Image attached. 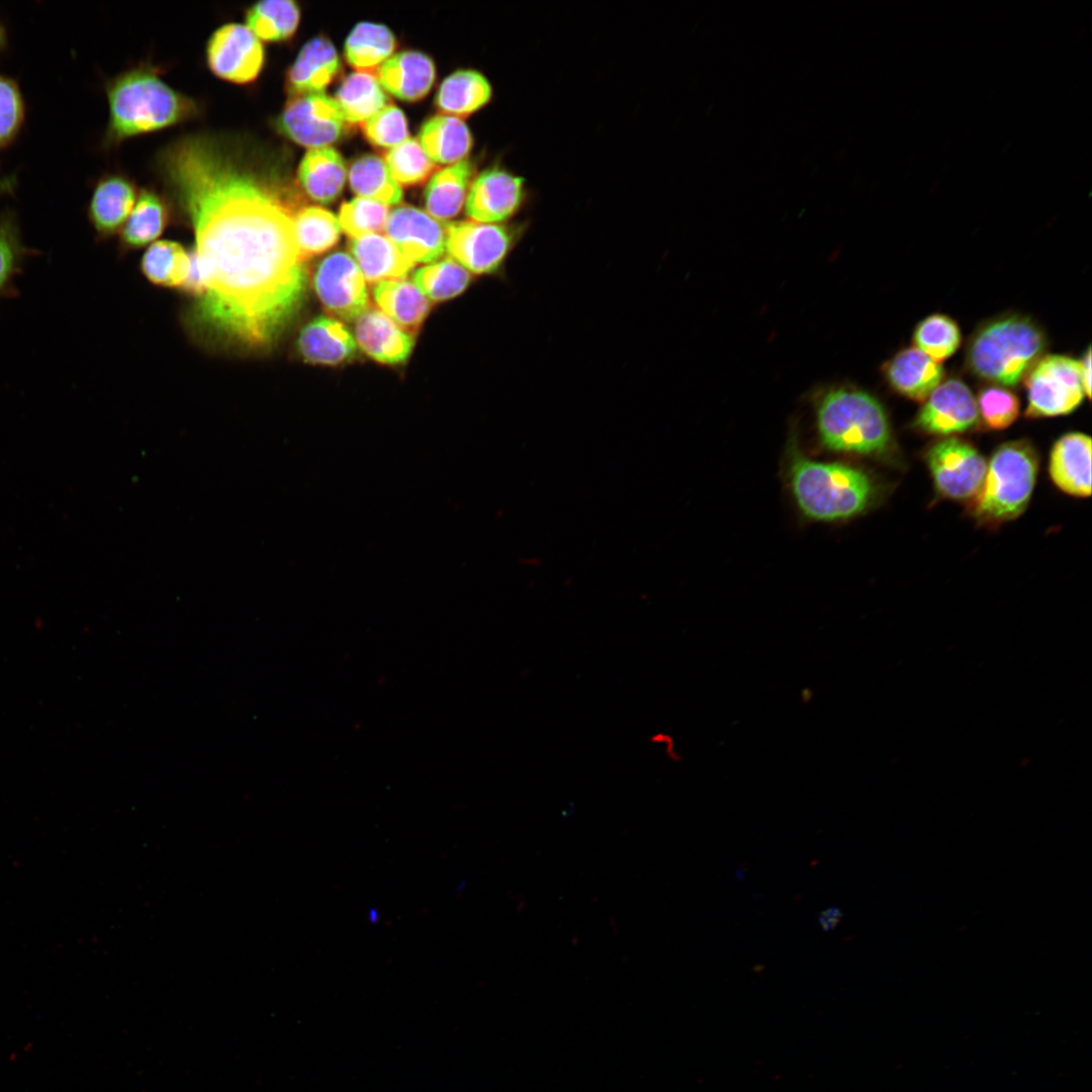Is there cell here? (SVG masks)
Listing matches in <instances>:
<instances>
[{
  "instance_id": "1",
  "label": "cell",
  "mask_w": 1092,
  "mask_h": 1092,
  "mask_svg": "<svg viewBox=\"0 0 1092 1092\" xmlns=\"http://www.w3.org/2000/svg\"><path fill=\"white\" fill-rule=\"evenodd\" d=\"M163 165L195 233L205 279L199 314L244 343H268L305 288L292 203L258 161L215 140L183 139Z\"/></svg>"
},
{
  "instance_id": "2",
  "label": "cell",
  "mask_w": 1092,
  "mask_h": 1092,
  "mask_svg": "<svg viewBox=\"0 0 1092 1092\" xmlns=\"http://www.w3.org/2000/svg\"><path fill=\"white\" fill-rule=\"evenodd\" d=\"M787 480L801 514L815 522H841L861 515L876 495L871 476L842 462L815 460L792 439Z\"/></svg>"
},
{
  "instance_id": "3",
  "label": "cell",
  "mask_w": 1092,
  "mask_h": 1092,
  "mask_svg": "<svg viewBox=\"0 0 1092 1092\" xmlns=\"http://www.w3.org/2000/svg\"><path fill=\"white\" fill-rule=\"evenodd\" d=\"M819 443L826 450L880 457L892 446L886 411L871 393L848 385H832L815 397Z\"/></svg>"
},
{
  "instance_id": "4",
  "label": "cell",
  "mask_w": 1092,
  "mask_h": 1092,
  "mask_svg": "<svg viewBox=\"0 0 1092 1092\" xmlns=\"http://www.w3.org/2000/svg\"><path fill=\"white\" fill-rule=\"evenodd\" d=\"M1042 328L1031 317L1005 314L981 325L969 341L966 364L978 378L997 385H1015L1042 356Z\"/></svg>"
},
{
  "instance_id": "5",
  "label": "cell",
  "mask_w": 1092,
  "mask_h": 1092,
  "mask_svg": "<svg viewBox=\"0 0 1092 1092\" xmlns=\"http://www.w3.org/2000/svg\"><path fill=\"white\" fill-rule=\"evenodd\" d=\"M108 132L113 140L165 128L195 111L191 99L146 70H133L115 79L108 88Z\"/></svg>"
},
{
  "instance_id": "6",
  "label": "cell",
  "mask_w": 1092,
  "mask_h": 1092,
  "mask_svg": "<svg viewBox=\"0 0 1092 1092\" xmlns=\"http://www.w3.org/2000/svg\"><path fill=\"white\" fill-rule=\"evenodd\" d=\"M1037 469V454L1027 441L1002 444L993 454L975 498V518L997 524L1018 517L1030 499Z\"/></svg>"
},
{
  "instance_id": "7",
  "label": "cell",
  "mask_w": 1092,
  "mask_h": 1092,
  "mask_svg": "<svg viewBox=\"0 0 1092 1092\" xmlns=\"http://www.w3.org/2000/svg\"><path fill=\"white\" fill-rule=\"evenodd\" d=\"M1027 392L1025 416L1031 419L1072 413L1082 402L1080 362L1065 355H1042L1022 379Z\"/></svg>"
},
{
  "instance_id": "8",
  "label": "cell",
  "mask_w": 1092,
  "mask_h": 1092,
  "mask_svg": "<svg viewBox=\"0 0 1092 1092\" xmlns=\"http://www.w3.org/2000/svg\"><path fill=\"white\" fill-rule=\"evenodd\" d=\"M523 231L521 224L449 222L445 225V247L453 260L469 273L489 274L502 266Z\"/></svg>"
},
{
  "instance_id": "9",
  "label": "cell",
  "mask_w": 1092,
  "mask_h": 1092,
  "mask_svg": "<svg viewBox=\"0 0 1092 1092\" xmlns=\"http://www.w3.org/2000/svg\"><path fill=\"white\" fill-rule=\"evenodd\" d=\"M345 123L336 99L320 92L290 97L276 120V127L294 143L315 149L337 142Z\"/></svg>"
},
{
  "instance_id": "10",
  "label": "cell",
  "mask_w": 1092,
  "mask_h": 1092,
  "mask_svg": "<svg viewBox=\"0 0 1092 1092\" xmlns=\"http://www.w3.org/2000/svg\"><path fill=\"white\" fill-rule=\"evenodd\" d=\"M313 285L325 308L344 321L357 320L370 305L364 276L346 253L326 257L315 270Z\"/></svg>"
},
{
  "instance_id": "11",
  "label": "cell",
  "mask_w": 1092,
  "mask_h": 1092,
  "mask_svg": "<svg viewBox=\"0 0 1092 1092\" xmlns=\"http://www.w3.org/2000/svg\"><path fill=\"white\" fill-rule=\"evenodd\" d=\"M926 461L937 490L946 497L964 499L981 488L987 465L969 443L947 438L933 444Z\"/></svg>"
},
{
  "instance_id": "12",
  "label": "cell",
  "mask_w": 1092,
  "mask_h": 1092,
  "mask_svg": "<svg viewBox=\"0 0 1092 1092\" xmlns=\"http://www.w3.org/2000/svg\"><path fill=\"white\" fill-rule=\"evenodd\" d=\"M206 59L211 72L220 79L248 84L258 78L265 52L262 41L247 25L228 23L210 36Z\"/></svg>"
},
{
  "instance_id": "13",
  "label": "cell",
  "mask_w": 1092,
  "mask_h": 1092,
  "mask_svg": "<svg viewBox=\"0 0 1092 1092\" xmlns=\"http://www.w3.org/2000/svg\"><path fill=\"white\" fill-rule=\"evenodd\" d=\"M914 426L932 435H951L973 428L978 422L977 400L969 386L958 378L941 381L923 401Z\"/></svg>"
},
{
  "instance_id": "14",
  "label": "cell",
  "mask_w": 1092,
  "mask_h": 1092,
  "mask_svg": "<svg viewBox=\"0 0 1092 1092\" xmlns=\"http://www.w3.org/2000/svg\"><path fill=\"white\" fill-rule=\"evenodd\" d=\"M525 198L524 178L494 167L480 173L471 184L465 211L473 221L499 223L514 216Z\"/></svg>"
},
{
  "instance_id": "15",
  "label": "cell",
  "mask_w": 1092,
  "mask_h": 1092,
  "mask_svg": "<svg viewBox=\"0 0 1092 1092\" xmlns=\"http://www.w3.org/2000/svg\"><path fill=\"white\" fill-rule=\"evenodd\" d=\"M386 237L412 262L429 263L446 249L445 228L429 213L414 206L393 209L387 217Z\"/></svg>"
},
{
  "instance_id": "16",
  "label": "cell",
  "mask_w": 1092,
  "mask_h": 1092,
  "mask_svg": "<svg viewBox=\"0 0 1092 1092\" xmlns=\"http://www.w3.org/2000/svg\"><path fill=\"white\" fill-rule=\"evenodd\" d=\"M882 372L893 390L915 401H924L944 376L941 364L915 347L897 352Z\"/></svg>"
},
{
  "instance_id": "17",
  "label": "cell",
  "mask_w": 1092,
  "mask_h": 1092,
  "mask_svg": "<svg viewBox=\"0 0 1092 1092\" xmlns=\"http://www.w3.org/2000/svg\"><path fill=\"white\" fill-rule=\"evenodd\" d=\"M376 79L383 90L403 101H418L431 90L436 69L427 55L404 51L392 55L378 69Z\"/></svg>"
},
{
  "instance_id": "18",
  "label": "cell",
  "mask_w": 1092,
  "mask_h": 1092,
  "mask_svg": "<svg viewBox=\"0 0 1092 1092\" xmlns=\"http://www.w3.org/2000/svg\"><path fill=\"white\" fill-rule=\"evenodd\" d=\"M1049 470L1054 483L1075 496L1091 493V439L1080 432L1062 436L1054 445Z\"/></svg>"
},
{
  "instance_id": "19",
  "label": "cell",
  "mask_w": 1092,
  "mask_h": 1092,
  "mask_svg": "<svg viewBox=\"0 0 1092 1092\" xmlns=\"http://www.w3.org/2000/svg\"><path fill=\"white\" fill-rule=\"evenodd\" d=\"M340 67L334 44L324 36L314 37L301 48L287 71L286 92L290 97L323 92L338 75Z\"/></svg>"
},
{
  "instance_id": "20",
  "label": "cell",
  "mask_w": 1092,
  "mask_h": 1092,
  "mask_svg": "<svg viewBox=\"0 0 1092 1092\" xmlns=\"http://www.w3.org/2000/svg\"><path fill=\"white\" fill-rule=\"evenodd\" d=\"M355 336L358 346L369 357L384 364L404 362L414 345L411 335L370 305L357 317Z\"/></svg>"
},
{
  "instance_id": "21",
  "label": "cell",
  "mask_w": 1092,
  "mask_h": 1092,
  "mask_svg": "<svg viewBox=\"0 0 1092 1092\" xmlns=\"http://www.w3.org/2000/svg\"><path fill=\"white\" fill-rule=\"evenodd\" d=\"M297 348L301 357L314 364L336 365L355 356L357 343L340 321L321 315L300 331Z\"/></svg>"
},
{
  "instance_id": "22",
  "label": "cell",
  "mask_w": 1092,
  "mask_h": 1092,
  "mask_svg": "<svg viewBox=\"0 0 1092 1092\" xmlns=\"http://www.w3.org/2000/svg\"><path fill=\"white\" fill-rule=\"evenodd\" d=\"M349 248L370 283L404 279L415 266L386 236L379 234L353 238Z\"/></svg>"
},
{
  "instance_id": "23",
  "label": "cell",
  "mask_w": 1092,
  "mask_h": 1092,
  "mask_svg": "<svg viewBox=\"0 0 1092 1092\" xmlns=\"http://www.w3.org/2000/svg\"><path fill=\"white\" fill-rule=\"evenodd\" d=\"M347 168L333 147L309 149L298 167V180L306 194L321 203L334 201L342 192Z\"/></svg>"
},
{
  "instance_id": "24",
  "label": "cell",
  "mask_w": 1092,
  "mask_h": 1092,
  "mask_svg": "<svg viewBox=\"0 0 1092 1092\" xmlns=\"http://www.w3.org/2000/svg\"><path fill=\"white\" fill-rule=\"evenodd\" d=\"M135 200V188L127 179L120 176L102 179L89 204V219L96 233L106 237L122 228Z\"/></svg>"
},
{
  "instance_id": "25",
  "label": "cell",
  "mask_w": 1092,
  "mask_h": 1092,
  "mask_svg": "<svg viewBox=\"0 0 1092 1092\" xmlns=\"http://www.w3.org/2000/svg\"><path fill=\"white\" fill-rule=\"evenodd\" d=\"M419 143L434 163L455 164L469 153L472 135L459 117L443 114L429 118L422 125Z\"/></svg>"
},
{
  "instance_id": "26",
  "label": "cell",
  "mask_w": 1092,
  "mask_h": 1092,
  "mask_svg": "<svg viewBox=\"0 0 1092 1092\" xmlns=\"http://www.w3.org/2000/svg\"><path fill=\"white\" fill-rule=\"evenodd\" d=\"M373 296L381 311L411 336L417 333L430 309L426 295L405 279L377 283Z\"/></svg>"
},
{
  "instance_id": "27",
  "label": "cell",
  "mask_w": 1092,
  "mask_h": 1092,
  "mask_svg": "<svg viewBox=\"0 0 1092 1092\" xmlns=\"http://www.w3.org/2000/svg\"><path fill=\"white\" fill-rule=\"evenodd\" d=\"M473 165L464 159L436 172L425 190V204L434 218L448 219L460 211L466 200Z\"/></svg>"
},
{
  "instance_id": "28",
  "label": "cell",
  "mask_w": 1092,
  "mask_h": 1092,
  "mask_svg": "<svg viewBox=\"0 0 1092 1092\" xmlns=\"http://www.w3.org/2000/svg\"><path fill=\"white\" fill-rule=\"evenodd\" d=\"M491 95V85L481 73L459 70L442 82L436 104L444 113L455 117L467 116L483 107Z\"/></svg>"
},
{
  "instance_id": "29",
  "label": "cell",
  "mask_w": 1092,
  "mask_h": 1092,
  "mask_svg": "<svg viewBox=\"0 0 1092 1092\" xmlns=\"http://www.w3.org/2000/svg\"><path fill=\"white\" fill-rule=\"evenodd\" d=\"M396 47L395 36L383 24L361 22L346 39L344 54L347 62L357 72L370 73L392 56Z\"/></svg>"
},
{
  "instance_id": "30",
  "label": "cell",
  "mask_w": 1092,
  "mask_h": 1092,
  "mask_svg": "<svg viewBox=\"0 0 1092 1092\" xmlns=\"http://www.w3.org/2000/svg\"><path fill=\"white\" fill-rule=\"evenodd\" d=\"M346 122L363 123L387 105V95L371 73L354 72L341 83L336 93Z\"/></svg>"
},
{
  "instance_id": "31",
  "label": "cell",
  "mask_w": 1092,
  "mask_h": 1092,
  "mask_svg": "<svg viewBox=\"0 0 1092 1092\" xmlns=\"http://www.w3.org/2000/svg\"><path fill=\"white\" fill-rule=\"evenodd\" d=\"M296 245L302 262L331 249L339 240V219L321 206L299 208L292 216Z\"/></svg>"
},
{
  "instance_id": "32",
  "label": "cell",
  "mask_w": 1092,
  "mask_h": 1092,
  "mask_svg": "<svg viewBox=\"0 0 1092 1092\" xmlns=\"http://www.w3.org/2000/svg\"><path fill=\"white\" fill-rule=\"evenodd\" d=\"M349 184L358 196L385 205L397 204L402 199L400 185L393 179L384 161L374 155L361 156L351 164Z\"/></svg>"
},
{
  "instance_id": "33",
  "label": "cell",
  "mask_w": 1092,
  "mask_h": 1092,
  "mask_svg": "<svg viewBox=\"0 0 1092 1092\" xmlns=\"http://www.w3.org/2000/svg\"><path fill=\"white\" fill-rule=\"evenodd\" d=\"M168 221V209L154 192H141L135 204L122 225L121 243L127 248H142L157 240Z\"/></svg>"
},
{
  "instance_id": "34",
  "label": "cell",
  "mask_w": 1092,
  "mask_h": 1092,
  "mask_svg": "<svg viewBox=\"0 0 1092 1092\" xmlns=\"http://www.w3.org/2000/svg\"><path fill=\"white\" fill-rule=\"evenodd\" d=\"M299 19V8L291 0L258 2L246 14L247 26L260 40L266 41L290 38L298 27Z\"/></svg>"
},
{
  "instance_id": "35",
  "label": "cell",
  "mask_w": 1092,
  "mask_h": 1092,
  "mask_svg": "<svg viewBox=\"0 0 1092 1092\" xmlns=\"http://www.w3.org/2000/svg\"><path fill=\"white\" fill-rule=\"evenodd\" d=\"M189 267V252L172 241L152 244L142 259L145 276L154 284L166 287H182Z\"/></svg>"
},
{
  "instance_id": "36",
  "label": "cell",
  "mask_w": 1092,
  "mask_h": 1092,
  "mask_svg": "<svg viewBox=\"0 0 1092 1092\" xmlns=\"http://www.w3.org/2000/svg\"><path fill=\"white\" fill-rule=\"evenodd\" d=\"M912 340L915 348L939 363L957 352L962 334L949 315L932 313L917 324Z\"/></svg>"
},
{
  "instance_id": "37",
  "label": "cell",
  "mask_w": 1092,
  "mask_h": 1092,
  "mask_svg": "<svg viewBox=\"0 0 1092 1092\" xmlns=\"http://www.w3.org/2000/svg\"><path fill=\"white\" fill-rule=\"evenodd\" d=\"M415 285L432 300H446L462 293L471 275L453 259L424 266L414 272Z\"/></svg>"
},
{
  "instance_id": "38",
  "label": "cell",
  "mask_w": 1092,
  "mask_h": 1092,
  "mask_svg": "<svg viewBox=\"0 0 1092 1092\" xmlns=\"http://www.w3.org/2000/svg\"><path fill=\"white\" fill-rule=\"evenodd\" d=\"M384 163L400 186L425 181L436 168L419 141L411 138L391 148L384 156Z\"/></svg>"
},
{
  "instance_id": "39",
  "label": "cell",
  "mask_w": 1092,
  "mask_h": 1092,
  "mask_svg": "<svg viewBox=\"0 0 1092 1092\" xmlns=\"http://www.w3.org/2000/svg\"><path fill=\"white\" fill-rule=\"evenodd\" d=\"M388 214L387 205L358 196L342 204L338 219L341 229L353 239L384 230Z\"/></svg>"
},
{
  "instance_id": "40",
  "label": "cell",
  "mask_w": 1092,
  "mask_h": 1092,
  "mask_svg": "<svg viewBox=\"0 0 1092 1092\" xmlns=\"http://www.w3.org/2000/svg\"><path fill=\"white\" fill-rule=\"evenodd\" d=\"M978 413L988 429L1008 428L1019 415L1020 402L1010 389L1000 385L984 387L978 395Z\"/></svg>"
},
{
  "instance_id": "41",
  "label": "cell",
  "mask_w": 1092,
  "mask_h": 1092,
  "mask_svg": "<svg viewBox=\"0 0 1092 1092\" xmlns=\"http://www.w3.org/2000/svg\"><path fill=\"white\" fill-rule=\"evenodd\" d=\"M367 141L379 148H393L408 138L404 113L396 106L387 104L362 123Z\"/></svg>"
},
{
  "instance_id": "42",
  "label": "cell",
  "mask_w": 1092,
  "mask_h": 1092,
  "mask_svg": "<svg viewBox=\"0 0 1092 1092\" xmlns=\"http://www.w3.org/2000/svg\"><path fill=\"white\" fill-rule=\"evenodd\" d=\"M27 254L10 217H0V297L9 291Z\"/></svg>"
},
{
  "instance_id": "43",
  "label": "cell",
  "mask_w": 1092,
  "mask_h": 1092,
  "mask_svg": "<svg viewBox=\"0 0 1092 1092\" xmlns=\"http://www.w3.org/2000/svg\"><path fill=\"white\" fill-rule=\"evenodd\" d=\"M23 113L22 97L16 83L0 76V147L16 135Z\"/></svg>"
},
{
  "instance_id": "44",
  "label": "cell",
  "mask_w": 1092,
  "mask_h": 1092,
  "mask_svg": "<svg viewBox=\"0 0 1092 1092\" xmlns=\"http://www.w3.org/2000/svg\"><path fill=\"white\" fill-rule=\"evenodd\" d=\"M841 918V909L837 906H830L819 914L818 923L823 931H830L839 924Z\"/></svg>"
},
{
  "instance_id": "45",
  "label": "cell",
  "mask_w": 1092,
  "mask_h": 1092,
  "mask_svg": "<svg viewBox=\"0 0 1092 1092\" xmlns=\"http://www.w3.org/2000/svg\"><path fill=\"white\" fill-rule=\"evenodd\" d=\"M1080 362V376L1083 391L1086 397L1091 396V348L1090 346L1084 353Z\"/></svg>"
},
{
  "instance_id": "46",
  "label": "cell",
  "mask_w": 1092,
  "mask_h": 1092,
  "mask_svg": "<svg viewBox=\"0 0 1092 1092\" xmlns=\"http://www.w3.org/2000/svg\"><path fill=\"white\" fill-rule=\"evenodd\" d=\"M15 186L14 177L0 178V196L10 193Z\"/></svg>"
},
{
  "instance_id": "47",
  "label": "cell",
  "mask_w": 1092,
  "mask_h": 1092,
  "mask_svg": "<svg viewBox=\"0 0 1092 1092\" xmlns=\"http://www.w3.org/2000/svg\"><path fill=\"white\" fill-rule=\"evenodd\" d=\"M3 41H4V33H3V30H2V28L0 26V46L3 43Z\"/></svg>"
}]
</instances>
